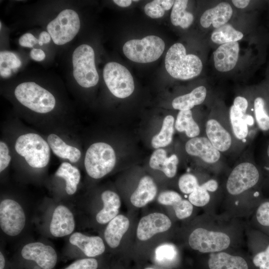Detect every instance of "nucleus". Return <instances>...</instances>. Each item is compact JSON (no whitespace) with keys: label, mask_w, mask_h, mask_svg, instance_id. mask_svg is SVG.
Listing matches in <instances>:
<instances>
[{"label":"nucleus","mask_w":269,"mask_h":269,"mask_svg":"<svg viewBox=\"0 0 269 269\" xmlns=\"http://www.w3.org/2000/svg\"><path fill=\"white\" fill-rule=\"evenodd\" d=\"M30 56L32 59L37 61H41L45 58V54L40 49L34 48L31 50Z\"/></svg>","instance_id":"46"},{"label":"nucleus","mask_w":269,"mask_h":269,"mask_svg":"<svg viewBox=\"0 0 269 269\" xmlns=\"http://www.w3.org/2000/svg\"><path fill=\"white\" fill-rule=\"evenodd\" d=\"M166 151L161 148L155 150L151 155L149 166L154 169L164 171L168 161Z\"/></svg>","instance_id":"36"},{"label":"nucleus","mask_w":269,"mask_h":269,"mask_svg":"<svg viewBox=\"0 0 269 269\" xmlns=\"http://www.w3.org/2000/svg\"><path fill=\"white\" fill-rule=\"evenodd\" d=\"M185 148L188 154L198 157L207 163H216L220 158V152L205 137L190 138L186 142Z\"/></svg>","instance_id":"15"},{"label":"nucleus","mask_w":269,"mask_h":269,"mask_svg":"<svg viewBox=\"0 0 269 269\" xmlns=\"http://www.w3.org/2000/svg\"><path fill=\"white\" fill-rule=\"evenodd\" d=\"M189 201L196 206L202 207L206 205L209 201V194L202 185H199L189 196Z\"/></svg>","instance_id":"37"},{"label":"nucleus","mask_w":269,"mask_h":269,"mask_svg":"<svg viewBox=\"0 0 269 269\" xmlns=\"http://www.w3.org/2000/svg\"><path fill=\"white\" fill-rule=\"evenodd\" d=\"M239 53L238 42L224 43L219 46L213 53L215 68L220 72H227L236 66Z\"/></svg>","instance_id":"16"},{"label":"nucleus","mask_w":269,"mask_h":269,"mask_svg":"<svg viewBox=\"0 0 269 269\" xmlns=\"http://www.w3.org/2000/svg\"><path fill=\"white\" fill-rule=\"evenodd\" d=\"M145 269H154L151 268H146Z\"/></svg>","instance_id":"53"},{"label":"nucleus","mask_w":269,"mask_h":269,"mask_svg":"<svg viewBox=\"0 0 269 269\" xmlns=\"http://www.w3.org/2000/svg\"><path fill=\"white\" fill-rule=\"evenodd\" d=\"M11 156L9 154V149L3 141L0 142V172L6 169L10 163Z\"/></svg>","instance_id":"43"},{"label":"nucleus","mask_w":269,"mask_h":269,"mask_svg":"<svg viewBox=\"0 0 269 269\" xmlns=\"http://www.w3.org/2000/svg\"><path fill=\"white\" fill-rule=\"evenodd\" d=\"M207 95L206 88L200 86L193 89L190 93L178 96L172 101V106L179 111L190 110L194 106L202 104Z\"/></svg>","instance_id":"26"},{"label":"nucleus","mask_w":269,"mask_h":269,"mask_svg":"<svg viewBox=\"0 0 269 269\" xmlns=\"http://www.w3.org/2000/svg\"><path fill=\"white\" fill-rule=\"evenodd\" d=\"M0 29H1V23L0 22Z\"/></svg>","instance_id":"54"},{"label":"nucleus","mask_w":269,"mask_h":269,"mask_svg":"<svg viewBox=\"0 0 269 269\" xmlns=\"http://www.w3.org/2000/svg\"><path fill=\"white\" fill-rule=\"evenodd\" d=\"M80 28V21L77 13L70 9L61 11L47 26L48 32L57 45H63L71 41Z\"/></svg>","instance_id":"8"},{"label":"nucleus","mask_w":269,"mask_h":269,"mask_svg":"<svg viewBox=\"0 0 269 269\" xmlns=\"http://www.w3.org/2000/svg\"><path fill=\"white\" fill-rule=\"evenodd\" d=\"M14 95L22 105L38 113H49L56 104L50 92L33 82L19 84L15 89Z\"/></svg>","instance_id":"3"},{"label":"nucleus","mask_w":269,"mask_h":269,"mask_svg":"<svg viewBox=\"0 0 269 269\" xmlns=\"http://www.w3.org/2000/svg\"><path fill=\"white\" fill-rule=\"evenodd\" d=\"M75 227V219L71 211L63 205L57 206L53 212L50 223L51 234L55 237H63L72 234Z\"/></svg>","instance_id":"14"},{"label":"nucleus","mask_w":269,"mask_h":269,"mask_svg":"<svg viewBox=\"0 0 269 269\" xmlns=\"http://www.w3.org/2000/svg\"><path fill=\"white\" fill-rule=\"evenodd\" d=\"M113 1L118 5L121 7H128L130 6L132 0H114Z\"/></svg>","instance_id":"50"},{"label":"nucleus","mask_w":269,"mask_h":269,"mask_svg":"<svg viewBox=\"0 0 269 269\" xmlns=\"http://www.w3.org/2000/svg\"><path fill=\"white\" fill-rule=\"evenodd\" d=\"M99 263L94 258H87L77 260L64 269H97Z\"/></svg>","instance_id":"40"},{"label":"nucleus","mask_w":269,"mask_h":269,"mask_svg":"<svg viewBox=\"0 0 269 269\" xmlns=\"http://www.w3.org/2000/svg\"><path fill=\"white\" fill-rule=\"evenodd\" d=\"M189 244L193 249L201 253L215 252L227 249L230 239L225 233L199 228L190 235Z\"/></svg>","instance_id":"10"},{"label":"nucleus","mask_w":269,"mask_h":269,"mask_svg":"<svg viewBox=\"0 0 269 269\" xmlns=\"http://www.w3.org/2000/svg\"><path fill=\"white\" fill-rule=\"evenodd\" d=\"M129 226V220L123 215L117 216L108 223L104 232V238L110 248H116L119 246Z\"/></svg>","instance_id":"22"},{"label":"nucleus","mask_w":269,"mask_h":269,"mask_svg":"<svg viewBox=\"0 0 269 269\" xmlns=\"http://www.w3.org/2000/svg\"><path fill=\"white\" fill-rule=\"evenodd\" d=\"M207 191H215L218 187L217 182L214 179H211L201 185Z\"/></svg>","instance_id":"47"},{"label":"nucleus","mask_w":269,"mask_h":269,"mask_svg":"<svg viewBox=\"0 0 269 269\" xmlns=\"http://www.w3.org/2000/svg\"><path fill=\"white\" fill-rule=\"evenodd\" d=\"M101 198L103 207L97 213L96 219L99 224H105L118 216L121 202L119 196L111 190L104 191Z\"/></svg>","instance_id":"21"},{"label":"nucleus","mask_w":269,"mask_h":269,"mask_svg":"<svg viewBox=\"0 0 269 269\" xmlns=\"http://www.w3.org/2000/svg\"><path fill=\"white\" fill-rule=\"evenodd\" d=\"M73 76L78 84L84 88L95 86L99 81V75L95 64V53L92 47L87 44L77 47L72 54Z\"/></svg>","instance_id":"5"},{"label":"nucleus","mask_w":269,"mask_h":269,"mask_svg":"<svg viewBox=\"0 0 269 269\" xmlns=\"http://www.w3.org/2000/svg\"><path fill=\"white\" fill-rule=\"evenodd\" d=\"M5 259L1 251L0 252V269H4L5 267Z\"/></svg>","instance_id":"51"},{"label":"nucleus","mask_w":269,"mask_h":269,"mask_svg":"<svg viewBox=\"0 0 269 269\" xmlns=\"http://www.w3.org/2000/svg\"><path fill=\"white\" fill-rule=\"evenodd\" d=\"M233 4L239 8H244L247 7L249 4V0H233L232 1Z\"/></svg>","instance_id":"49"},{"label":"nucleus","mask_w":269,"mask_h":269,"mask_svg":"<svg viewBox=\"0 0 269 269\" xmlns=\"http://www.w3.org/2000/svg\"><path fill=\"white\" fill-rule=\"evenodd\" d=\"M256 216L260 224L269 226V202H264L259 206Z\"/></svg>","instance_id":"41"},{"label":"nucleus","mask_w":269,"mask_h":269,"mask_svg":"<svg viewBox=\"0 0 269 269\" xmlns=\"http://www.w3.org/2000/svg\"><path fill=\"white\" fill-rule=\"evenodd\" d=\"M177 256L175 247L170 244H163L155 250L154 260L162 267H167L174 262Z\"/></svg>","instance_id":"34"},{"label":"nucleus","mask_w":269,"mask_h":269,"mask_svg":"<svg viewBox=\"0 0 269 269\" xmlns=\"http://www.w3.org/2000/svg\"><path fill=\"white\" fill-rule=\"evenodd\" d=\"M55 175L65 180V190L68 195L75 194L81 179L80 171L78 168L70 163L64 162L60 164Z\"/></svg>","instance_id":"27"},{"label":"nucleus","mask_w":269,"mask_h":269,"mask_svg":"<svg viewBox=\"0 0 269 269\" xmlns=\"http://www.w3.org/2000/svg\"><path fill=\"white\" fill-rule=\"evenodd\" d=\"M199 186L196 177L189 173L182 175L178 181V186L181 191L185 194H190Z\"/></svg>","instance_id":"38"},{"label":"nucleus","mask_w":269,"mask_h":269,"mask_svg":"<svg viewBox=\"0 0 269 269\" xmlns=\"http://www.w3.org/2000/svg\"><path fill=\"white\" fill-rule=\"evenodd\" d=\"M174 118L171 115L166 116L163 121L160 132L151 139V144L154 148L165 147L172 141L174 133Z\"/></svg>","instance_id":"30"},{"label":"nucleus","mask_w":269,"mask_h":269,"mask_svg":"<svg viewBox=\"0 0 269 269\" xmlns=\"http://www.w3.org/2000/svg\"><path fill=\"white\" fill-rule=\"evenodd\" d=\"M165 48L163 40L157 36L148 35L141 39H132L123 46L125 55L137 63H145L157 60Z\"/></svg>","instance_id":"6"},{"label":"nucleus","mask_w":269,"mask_h":269,"mask_svg":"<svg viewBox=\"0 0 269 269\" xmlns=\"http://www.w3.org/2000/svg\"><path fill=\"white\" fill-rule=\"evenodd\" d=\"M165 66L170 76L180 80L195 78L203 68L201 59L194 54H187L181 43H176L169 48L165 58Z\"/></svg>","instance_id":"1"},{"label":"nucleus","mask_w":269,"mask_h":269,"mask_svg":"<svg viewBox=\"0 0 269 269\" xmlns=\"http://www.w3.org/2000/svg\"><path fill=\"white\" fill-rule=\"evenodd\" d=\"M144 10L145 14L152 18L162 17L165 11L162 0H155L146 3Z\"/></svg>","instance_id":"39"},{"label":"nucleus","mask_w":269,"mask_h":269,"mask_svg":"<svg viewBox=\"0 0 269 269\" xmlns=\"http://www.w3.org/2000/svg\"><path fill=\"white\" fill-rule=\"evenodd\" d=\"M253 263L260 269H269V245L265 251L257 254L254 257Z\"/></svg>","instance_id":"42"},{"label":"nucleus","mask_w":269,"mask_h":269,"mask_svg":"<svg viewBox=\"0 0 269 269\" xmlns=\"http://www.w3.org/2000/svg\"><path fill=\"white\" fill-rule=\"evenodd\" d=\"M157 201L161 204L172 206L176 217L179 219L186 218L192 213V204L189 201L182 199L176 192L163 191L159 195Z\"/></svg>","instance_id":"20"},{"label":"nucleus","mask_w":269,"mask_h":269,"mask_svg":"<svg viewBox=\"0 0 269 269\" xmlns=\"http://www.w3.org/2000/svg\"><path fill=\"white\" fill-rule=\"evenodd\" d=\"M23 259L34 262L41 269H53L57 262V254L51 246L36 242L24 245L21 251Z\"/></svg>","instance_id":"12"},{"label":"nucleus","mask_w":269,"mask_h":269,"mask_svg":"<svg viewBox=\"0 0 269 269\" xmlns=\"http://www.w3.org/2000/svg\"><path fill=\"white\" fill-rule=\"evenodd\" d=\"M175 128L179 132H184L190 137H197L200 134V128L194 120L191 110L179 111L175 123Z\"/></svg>","instance_id":"28"},{"label":"nucleus","mask_w":269,"mask_h":269,"mask_svg":"<svg viewBox=\"0 0 269 269\" xmlns=\"http://www.w3.org/2000/svg\"><path fill=\"white\" fill-rule=\"evenodd\" d=\"M69 242L79 248L88 258H94L104 253L105 246L99 236H88L80 232L72 233Z\"/></svg>","instance_id":"17"},{"label":"nucleus","mask_w":269,"mask_h":269,"mask_svg":"<svg viewBox=\"0 0 269 269\" xmlns=\"http://www.w3.org/2000/svg\"><path fill=\"white\" fill-rule=\"evenodd\" d=\"M243 37V33L235 29L231 24L226 23L219 28H215L212 33L211 38L213 42L223 44L237 42Z\"/></svg>","instance_id":"32"},{"label":"nucleus","mask_w":269,"mask_h":269,"mask_svg":"<svg viewBox=\"0 0 269 269\" xmlns=\"http://www.w3.org/2000/svg\"><path fill=\"white\" fill-rule=\"evenodd\" d=\"M103 77L110 91L117 98H127L134 91L132 74L126 67L117 62H110L105 66Z\"/></svg>","instance_id":"7"},{"label":"nucleus","mask_w":269,"mask_h":269,"mask_svg":"<svg viewBox=\"0 0 269 269\" xmlns=\"http://www.w3.org/2000/svg\"><path fill=\"white\" fill-rule=\"evenodd\" d=\"M171 226L170 219L160 213H153L143 217L137 226L136 235L141 241H146L157 233L168 230Z\"/></svg>","instance_id":"13"},{"label":"nucleus","mask_w":269,"mask_h":269,"mask_svg":"<svg viewBox=\"0 0 269 269\" xmlns=\"http://www.w3.org/2000/svg\"><path fill=\"white\" fill-rule=\"evenodd\" d=\"M207 138L213 145L220 152L228 150L232 144L230 133L221 123L214 119L208 120L205 126Z\"/></svg>","instance_id":"18"},{"label":"nucleus","mask_w":269,"mask_h":269,"mask_svg":"<svg viewBox=\"0 0 269 269\" xmlns=\"http://www.w3.org/2000/svg\"><path fill=\"white\" fill-rule=\"evenodd\" d=\"M233 105L246 114L248 107V102L247 99L241 96L236 97L234 100Z\"/></svg>","instance_id":"45"},{"label":"nucleus","mask_w":269,"mask_h":269,"mask_svg":"<svg viewBox=\"0 0 269 269\" xmlns=\"http://www.w3.org/2000/svg\"><path fill=\"white\" fill-rule=\"evenodd\" d=\"M116 161L113 147L107 143L98 142L91 144L87 150L84 165L89 176L99 179L113 170Z\"/></svg>","instance_id":"4"},{"label":"nucleus","mask_w":269,"mask_h":269,"mask_svg":"<svg viewBox=\"0 0 269 269\" xmlns=\"http://www.w3.org/2000/svg\"><path fill=\"white\" fill-rule=\"evenodd\" d=\"M267 154L268 158L269 159V143L268 144V145L267 148Z\"/></svg>","instance_id":"52"},{"label":"nucleus","mask_w":269,"mask_h":269,"mask_svg":"<svg viewBox=\"0 0 269 269\" xmlns=\"http://www.w3.org/2000/svg\"><path fill=\"white\" fill-rule=\"evenodd\" d=\"M267 101L263 96L257 97L254 101V112L256 122L263 132L269 131V112Z\"/></svg>","instance_id":"33"},{"label":"nucleus","mask_w":269,"mask_h":269,"mask_svg":"<svg viewBox=\"0 0 269 269\" xmlns=\"http://www.w3.org/2000/svg\"><path fill=\"white\" fill-rule=\"evenodd\" d=\"M47 140L50 148L58 157L68 159L72 163L80 159L81 155L80 150L76 147L67 144L58 135L50 134Z\"/></svg>","instance_id":"24"},{"label":"nucleus","mask_w":269,"mask_h":269,"mask_svg":"<svg viewBox=\"0 0 269 269\" xmlns=\"http://www.w3.org/2000/svg\"><path fill=\"white\" fill-rule=\"evenodd\" d=\"M208 266L210 269H248L243 258L225 252L211 254Z\"/></svg>","instance_id":"25"},{"label":"nucleus","mask_w":269,"mask_h":269,"mask_svg":"<svg viewBox=\"0 0 269 269\" xmlns=\"http://www.w3.org/2000/svg\"><path fill=\"white\" fill-rule=\"evenodd\" d=\"M260 174L257 167L249 162H242L231 171L227 181L226 188L232 195H238L255 186Z\"/></svg>","instance_id":"11"},{"label":"nucleus","mask_w":269,"mask_h":269,"mask_svg":"<svg viewBox=\"0 0 269 269\" xmlns=\"http://www.w3.org/2000/svg\"><path fill=\"white\" fill-rule=\"evenodd\" d=\"M14 148L31 167L43 168L47 165L50 157V146L40 135L27 133L18 136Z\"/></svg>","instance_id":"2"},{"label":"nucleus","mask_w":269,"mask_h":269,"mask_svg":"<svg viewBox=\"0 0 269 269\" xmlns=\"http://www.w3.org/2000/svg\"><path fill=\"white\" fill-rule=\"evenodd\" d=\"M18 42L21 46L31 48L37 43H38V39H36L32 34L27 33L19 38Z\"/></svg>","instance_id":"44"},{"label":"nucleus","mask_w":269,"mask_h":269,"mask_svg":"<svg viewBox=\"0 0 269 269\" xmlns=\"http://www.w3.org/2000/svg\"><path fill=\"white\" fill-rule=\"evenodd\" d=\"M233 9L230 4L222 2L216 6L206 10L202 15L200 22L204 28H208L212 24L217 28L225 24L231 19Z\"/></svg>","instance_id":"19"},{"label":"nucleus","mask_w":269,"mask_h":269,"mask_svg":"<svg viewBox=\"0 0 269 269\" xmlns=\"http://www.w3.org/2000/svg\"><path fill=\"white\" fill-rule=\"evenodd\" d=\"M26 224V216L21 205L12 199H3L0 203V227L9 236L18 235Z\"/></svg>","instance_id":"9"},{"label":"nucleus","mask_w":269,"mask_h":269,"mask_svg":"<svg viewBox=\"0 0 269 269\" xmlns=\"http://www.w3.org/2000/svg\"><path fill=\"white\" fill-rule=\"evenodd\" d=\"M246 115L233 105L230 108L229 115L232 129L236 137L240 140L245 139L248 134Z\"/></svg>","instance_id":"31"},{"label":"nucleus","mask_w":269,"mask_h":269,"mask_svg":"<svg viewBox=\"0 0 269 269\" xmlns=\"http://www.w3.org/2000/svg\"><path fill=\"white\" fill-rule=\"evenodd\" d=\"M21 64L20 59L13 53L7 51L0 52V74L1 77H9L12 71H16Z\"/></svg>","instance_id":"35"},{"label":"nucleus","mask_w":269,"mask_h":269,"mask_svg":"<svg viewBox=\"0 0 269 269\" xmlns=\"http://www.w3.org/2000/svg\"><path fill=\"white\" fill-rule=\"evenodd\" d=\"M188 1L186 0H175L170 15L171 22L174 26L187 28L192 23L193 14L185 10Z\"/></svg>","instance_id":"29"},{"label":"nucleus","mask_w":269,"mask_h":269,"mask_svg":"<svg viewBox=\"0 0 269 269\" xmlns=\"http://www.w3.org/2000/svg\"><path fill=\"white\" fill-rule=\"evenodd\" d=\"M51 36L49 33L46 31H42L40 33L38 38V44L39 45H42L44 43H48L50 41Z\"/></svg>","instance_id":"48"},{"label":"nucleus","mask_w":269,"mask_h":269,"mask_svg":"<svg viewBox=\"0 0 269 269\" xmlns=\"http://www.w3.org/2000/svg\"><path fill=\"white\" fill-rule=\"evenodd\" d=\"M157 186L151 177H142L136 190L131 196L132 204L136 207H142L152 201L157 193Z\"/></svg>","instance_id":"23"}]
</instances>
